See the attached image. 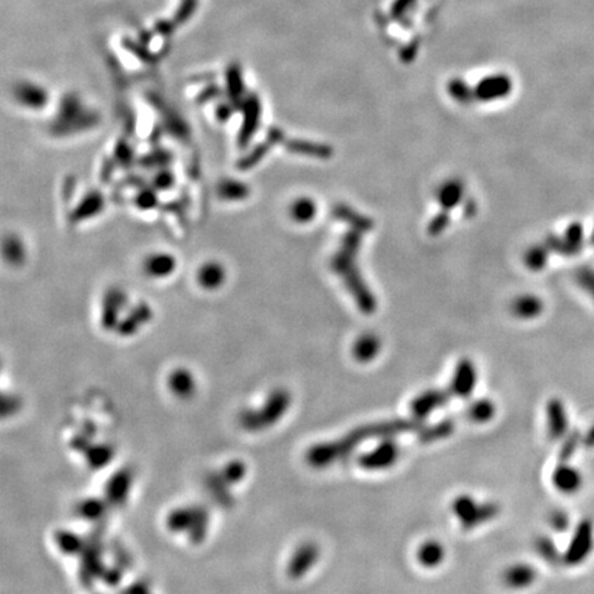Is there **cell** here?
<instances>
[{
	"mask_svg": "<svg viewBox=\"0 0 594 594\" xmlns=\"http://www.w3.org/2000/svg\"><path fill=\"white\" fill-rule=\"evenodd\" d=\"M594 551V525L590 519H583L575 527L569 545L562 555L567 565L576 567L590 558Z\"/></svg>",
	"mask_w": 594,
	"mask_h": 594,
	"instance_id": "obj_1",
	"label": "cell"
},
{
	"mask_svg": "<svg viewBox=\"0 0 594 594\" xmlns=\"http://www.w3.org/2000/svg\"><path fill=\"white\" fill-rule=\"evenodd\" d=\"M288 405H289V395L285 392H276L267 400L266 407L263 406L264 410L259 413H253V412L245 413L243 424L246 428H255V429L262 426H269L283 416V413L288 409Z\"/></svg>",
	"mask_w": 594,
	"mask_h": 594,
	"instance_id": "obj_2",
	"label": "cell"
},
{
	"mask_svg": "<svg viewBox=\"0 0 594 594\" xmlns=\"http://www.w3.org/2000/svg\"><path fill=\"white\" fill-rule=\"evenodd\" d=\"M454 513L465 527L487 522L497 515V505H478L471 497L462 495L454 502Z\"/></svg>",
	"mask_w": 594,
	"mask_h": 594,
	"instance_id": "obj_3",
	"label": "cell"
},
{
	"mask_svg": "<svg viewBox=\"0 0 594 594\" xmlns=\"http://www.w3.org/2000/svg\"><path fill=\"white\" fill-rule=\"evenodd\" d=\"M398 455H399L398 445L392 440H385L384 443L377 446L370 453L362 455L359 459V464L362 468L369 471L386 469L396 462Z\"/></svg>",
	"mask_w": 594,
	"mask_h": 594,
	"instance_id": "obj_4",
	"label": "cell"
},
{
	"mask_svg": "<svg viewBox=\"0 0 594 594\" xmlns=\"http://www.w3.org/2000/svg\"><path fill=\"white\" fill-rule=\"evenodd\" d=\"M546 424L549 436L553 440H562L568 435L569 421L565 405L560 399L549 400L546 406Z\"/></svg>",
	"mask_w": 594,
	"mask_h": 594,
	"instance_id": "obj_5",
	"label": "cell"
},
{
	"mask_svg": "<svg viewBox=\"0 0 594 594\" xmlns=\"http://www.w3.org/2000/svg\"><path fill=\"white\" fill-rule=\"evenodd\" d=\"M552 482L560 492L575 494L582 489L583 476L576 468H574L568 462H561L553 472Z\"/></svg>",
	"mask_w": 594,
	"mask_h": 594,
	"instance_id": "obj_6",
	"label": "cell"
},
{
	"mask_svg": "<svg viewBox=\"0 0 594 594\" xmlns=\"http://www.w3.org/2000/svg\"><path fill=\"white\" fill-rule=\"evenodd\" d=\"M227 280L226 269L222 263L210 260L200 266L197 270V282L205 290H216L223 286Z\"/></svg>",
	"mask_w": 594,
	"mask_h": 594,
	"instance_id": "obj_7",
	"label": "cell"
},
{
	"mask_svg": "<svg viewBox=\"0 0 594 594\" xmlns=\"http://www.w3.org/2000/svg\"><path fill=\"white\" fill-rule=\"evenodd\" d=\"M175 257L168 253H153L146 257L143 270L150 278H166L175 271Z\"/></svg>",
	"mask_w": 594,
	"mask_h": 594,
	"instance_id": "obj_8",
	"label": "cell"
},
{
	"mask_svg": "<svg viewBox=\"0 0 594 594\" xmlns=\"http://www.w3.org/2000/svg\"><path fill=\"white\" fill-rule=\"evenodd\" d=\"M318 555L319 552L315 545L313 544L303 545L292 558L290 565H289V574L295 578L303 576L314 565L315 561L318 559Z\"/></svg>",
	"mask_w": 594,
	"mask_h": 594,
	"instance_id": "obj_9",
	"label": "cell"
},
{
	"mask_svg": "<svg viewBox=\"0 0 594 594\" xmlns=\"http://www.w3.org/2000/svg\"><path fill=\"white\" fill-rule=\"evenodd\" d=\"M536 571L527 564H516L513 567H511L505 575H504V581L508 586L513 588V589H523L529 585H532L536 579Z\"/></svg>",
	"mask_w": 594,
	"mask_h": 594,
	"instance_id": "obj_10",
	"label": "cell"
},
{
	"mask_svg": "<svg viewBox=\"0 0 594 594\" xmlns=\"http://www.w3.org/2000/svg\"><path fill=\"white\" fill-rule=\"evenodd\" d=\"M447 399L449 396L445 392H428L425 395H421L412 405V410L416 416V419H424L425 416L431 414L432 412L443 406Z\"/></svg>",
	"mask_w": 594,
	"mask_h": 594,
	"instance_id": "obj_11",
	"label": "cell"
},
{
	"mask_svg": "<svg viewBox=\"0 0 594 594\" xmlns=\"http://www.w3.org/2000/svg\"><path fill=\"white\" fill-rule=\"evenodd\" d=\"M475 382H476V376H475V370L472 369V366L469 363H464L459 366L457 374H455L454 385H453V391L455 395L458 396H466L472 392V389L475 388Z\"/></svg>",
	"mask_w": 594,
	"mask_h": 594,
	"instance_id": "obj_12",
	"label": "cell"
},
{
	"mask_svg": "<svg viewBox=\"0 0 594 594\" xmlns=\"http://www.w3.org/2000/svg\"><path fill=\"white\" fill-rule=\"evenodd\" d=\"M443 558H445V549L439 542L429 541L419 548V562L425 567H429V568L436 567L443 561Z\"/></svg>",
	"mask_w": 594,
	"mask_h": 594,
	"instance_id": "obj_13",
	"label": "cell"
},
{
	"mask_svg": "<svg viewBox=\"0 0 594 594\" xmlns=\"http://www.w3.org/2000/svg\"><path fill=\"white\" fill-rule=\"evenodd\" d=\"M170 386L174 391V393L182 396V398L189 396L196 389L194 379H193L191 373H189L187 370H183V369H177L173 373V376L170 377Z\"/></svg>",
	"mask_w": 594,
	"mask_h": 594,
	"instance_id": "obj_14",
	"label": "cell"
},
{
	"mask_svg": "<svg viewBox=\"0 0 594 594\" xmlns=\"http://www.w3.org/2000/svg\"><path fill=\"white\" fill-rule=\"evenodd\" d=\"M17 98L24 105L34 106V107H39L46 104V94L40 88L32 87V86H21L17 90Z\"/></svg>",
	"mask_w": 594,
	"mask_h": 594,
	"instance_id": "obj_15",
	"label": "cell"
},
{
	"mask_svg": "<svg viewBox=\"0 0 594 594\" xmlns=\"http://www.w3.org/2000/svg\"><path fill=\"white\" fill-rule=\"evenodd\" d=\"M579 445H583V435H581L578 431H574L571 435H567L562 439V446L560 450L561 462H568L572 455L576 453Z\"/></svg>",
	"mask_w": 594,
	"mask_h": 594,
	"instance_id": "obj_16",
	"label": "cell"
},
{
	"mask_svg": "<svg viewBox=\"0 0 594 594\" xmlns=\"http://www.w3.org/2000/svg\"><path fill=\"white\" fill-rule=\"evenodd\" d=\"M495 413V407L489 400H480L469 407V419L476 422H486Z\"/></svg>",
	"mask_w": 594,
	"mask_h": 594,
	"instance_id": "obj_17",
	"label": "cell"
},
{
	"mask_svg": "<svg viewBox=\"0 0 594 594\" xmlns=\"http://www.w3.org/2000/svg\"><path fill=\"white\" fill-rule=\"evenodd\" d=\"M536 551L544 559L548 560L549 562H555L560 559V553L556 545L548 536H542L536 541Z\"/></svg>",
	"mask_w": 594,
	"mask_h": 594,
	"instance_id": "obj_18",
	"label": "cell"
},
{
	"mask_svg": "<svg viewBox=\"0 0 594 594\" xmlns=\"http://www.w3.org/2000/svg\"><path fill=\"white\" fill-rule=\"evenodd\" d=\"M290 210H292V216L296 222H307L314 215V207H313L311 201H306V200L296 201L292 205Z\"/></svg>",
	"mask_w": 594,
	"mask_h": 594,
	"instance_id": "obj_19",
	"label": "cell"
},
{
	"mask_svg": "<svg viewBox=\"0 0 594 594\" xmlns=\"http://www.w3.org/2000/svg\"><path fill=\"white\" fill-rule=\"evenodd\" d=\"M454 428L453 421H443L440 424H438L436 426H433L431 431H428V433L422 438L424 440H433V439H439L443 436H447Z\"/></svg>",
	"mask_w": 594,
	"mask_h": 594,
	"instance_id": "obj_20",
	"label": "cell"
},
{
	"mask_svg": "<svg viewBox=\"0 0 594 594\" xmlns=\"http://www.w3.org/2000/svg\"><path fill=\"white\" fill-rule=\"evenodd\" d=\"M551 525L552 527L556 529V531H565L567 529V527L569 525V519H568V516L564 513V512H561V511H558V512H555V513H552V516H551Z\"/></svg>",
	"mask_w": 594,
	"mask_h": 594,
	"instance_id": "obj_21",
	"label": "cell"
},
{
	"mask_svg": "<svg viewBox=\"0 0 594 594\" xmlns=\"http://www.w3.org/2000/svg\"><path fill=\"white\" fill-rule=\"evenodd\" d=\"M583 445L588 449H593L594 447V424L589 428V431L583 435Z\"/></svg>",
	"mask_w": 594,
	"mask_h": 594,
	"instance_id": "obj_22",
	"label": "cell"
}]
</instances>
